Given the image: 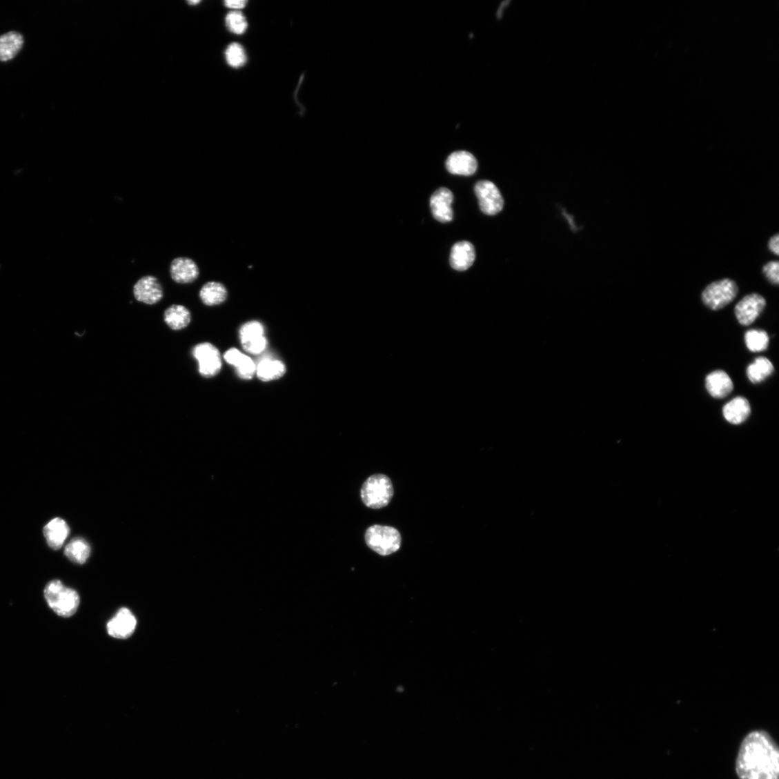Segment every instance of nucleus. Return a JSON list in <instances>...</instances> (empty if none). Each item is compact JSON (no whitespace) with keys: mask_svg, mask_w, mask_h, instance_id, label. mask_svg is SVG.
Returning a JSON list of instances; mask_svg holds the SVG:
<instances>
[{"mask_svg":"<svg viewBox=\"0 0 779 779\" xmlns=\"http://www.w3.org/2000/svg\"><path fill=\"white\" fill-rule=\"evenodd\" d=\"M226 61L228 65L233 68L243 67L247 60V57L244 47L239 43H231L226 52Z\"/></svg>","mask_w":779,"mask_h":779,"instance_id":"nucleus-27","label":"nucleus"},{"mask_svg":"<svg viewBox=\"0 0 779 779\" xmlns=\"http://www.w3.org/2000/svg\"><path fill=\"white\" fill-rule=\"evenodd\" d=\"M199 297L204 305L215 306L224 303L228 297V291L221 283L210 282L203 286Z\"/></svg>","mask_w":779,"mask_h":779,"instance_id":"nucleus-21","label":"nucleus"},{"mask_svg":"<svg viewBox=\"0 0 779 779\" xmlns=\"http://www.w3.org/2000/svg\"><path fill=\"white\" fill-rule=\"evenodd\" d=\"M394 490L389 477L384 474H375L369 477L361 489L363 503L371 509H381L391 502Z\"/></svg>","mask_w":779,"mask_h":779,"instance_id":"nucleus-3","label":"nucleus"},{"mask_svg":"<svg viewBox=\"0 0 779 779\" xmlns=\"http://www.w3.org/2000/svg\"><path fill=\"white\" fill-rule=\"evenodd\" d=\"M767 301L762 295L753 293L744 297L735 308L738 322L745 326L752 324L764 311Z\"/></svg>","mask_w":779,"mask_h":779,"instance_id":"nucleus-8","label":"nucleus"},{"mask_svg":"<svg viewBox=\"0 0 779 779\" xmlns=\"http://www.w3.org/2000/svg\"><path fill=\"white\" fill-rule=\"evenodd\" d=\"M364 540L371 550L381 555L393 554L402 546V535L399 531L379 524H374L368 529Z\"/></svg>","mask_w":779,"mask_h":779,"instance_id":"nucleus-4","label":"nucleus"},{"mask_svg":"<svg viewBox=\"0 0 779 779\" xmlns=\"http://www.w3.org/2000/svg\"><path fill=\"white\" fill-rule=\"evenodd\" d=\"M474 190L483 213L495 215L502 210L504 199L495 184L489 181H481L475 184Z\"/></svg>","mask_w":779,"mask_h":779,"instance_id":"nucleus-6","label":"nucleus"},{"mask_svg":"<svg viewBox=\"0 0 779 779\" xmlns=\"http://www.w3.org/2000/svg\"><path fill=\"white\" fill-rule=\"evenodd\" d=\"M226 26L233 34L241 35L248 28V22L240 11H232L226 16Z\"/></svg>","mask_w":779,"mask_h":779,"instance_id":"nucleus-28","label":"nucleus"},{"mask_svg":"<svg viewBox=\"0 0 779 779\" xmlns=\"http://www.w3.org/2000/svg\"><path fill=\"white\" fill-rule=\"evenodd\" d=\"M706 388L714 399H724L733 392L732 379L723 371H713L706 377Z\"/></svg>","mask_w":779,"mask_h":779,"instance_id":"nucleus-15","label":"nucleus"},{"mask_svg":"<svg viewBox=\"0 0 779 779\" xmlns=\"http://www.w3.org/2000/svg\"><path fill=\"white\" fill-rule=\"evenodd\" d=\"M774 371L771 362L765 357L756 358L747 368V376L753 384H758L771 376Z\"/></svg>","mask_w":779,"mask_h":779,"instance_id":"nucleus-22","label":"nucleus"},{"mask_svg":"<svg viewBox=\"0 0 779 779\" xmlns=\"http://www.w3.org/2000/svg\"><path fill=\"white\" fill-rule=\"evenodd\" d=\"M264 335V328L261 323L251 322L244 324L240 331L241 342L244 351L253 355L263 353L267 346Z\"/></svg>","mask_w":779,"mask_h":779,"instance_id":"nucleus-9","label":"nucleus"},{"mask_svg":"<svg viewBox=\"0 0 779 779\" xmlns=\"http://www.w3.org/2000/svg\"><path fill=\"white\" fill-rule=\"evenodd\" d=\"M90 551V546L85 539L76 538L66 547L65 554L71 562L84 564L89 558Z\"/></svg>","mask_w":779,"mask_h":779,"instance_id":"nucleus-24","label":"nucleus"},{"mask_svg":"<svg viewBox=\"0 0 779 779\" xmlns=\"http://www.w3.org/2000/svg\"><path fill=\"white\" fill-rule=\"evenodd\" d=\"M762 273L773 284L779 283V264L778 261L770 262L762 267Z\"/></svg>","mask_w":779,"mask_h":779,"instance_id":"nucleus-29","label":"nucleus"},{"mask_svg":"<svg viewBox=\"0 0 779 779\" xmlns=\"http://www.w3.org/2000/svg\"><path fill=\"white\" fill-rule=\"evenodd\" d=\"M247 3L248 2L245 1V0H229V1L225 2V6L228 8L237 11V10L244 8Z\"/></svg>","mask_w":779,"mask_h":779,"instance_id":"nucleus-30","label":"nucleus"},{"mask_svg":"<svg viewBox=\"0 0 779 779\" xmlns=\"http://www.w3.org/2000/svg\"><path fill=\"white\" fill-rule=\"evenodd\" d=\"M171 279L179 284H190L199 276L197 263L188 257H180L172 260L169 267Z\"/></svg>","mask_w":779,"mask_h":779,"instance_id":"nucleus-13","label":"nucleus"},{"mask_svg":"<svg viewBox=\"0 0 779 779\" xmlns=\"http://www.w3.org/2000/svg\"><path fill=\"white\" fill-rule=\"evenodd\" d=\"M751 407L748 400L744 397H736L728 402L723 408L725 420L733 424H740L749 419Z\"/></svg>","mask_w":779,"mask_h":779,"instance_id":"nucleus-18","label":"nucleus"},{"mask_svg":"<svg viewBox=\"0 0 779 779\" xmlns=\"http://www.w3.org/2000/svg\"><path fill=\"white\" fill-rule=\"evenodd\" d=\"M200 3L199 1H189V2H188V3H189L190 5H196V4H198V3Z\"/></svg>","mask_w":779,"mask_h":779,"instance_id":"nucleus-32","label":"nucleus"},{"mask_svg":"<svg viewBox=\"0 0 779 779\" xmlns=\"http://www.w3.org/2000/svg\"><path fill=\"white\" fill-rule=\"evenodd\" d=\"M24 39L18 32L11 31L0 36V61L13 59L21 50Z\"/></svg>","mask_w":779,"mask_h":779,"instance_id":"nucleus-20","label":"nucleus"},{"mask_svg":"<svg viewBox=\"0 0 779 779\" xmlns=\"http://www.w3.org/2000/svg\"><path fill=\"white\" fill-rule=\"evenodd\" d=\"M133 293L137 301L147 305L156 304L164 297L161 282L152 275L141 277L134 285Z\"/></svg>","mask_w":779,"mask_h":779,"instance_id":"nucleus-10","label":"nucleus"},{"mask_svg":"<svg viewBox=\"0 0 779 779\" xmlns=\"http://www.w3.org/2000/svg\"><path fill=\"white\" fill-rule=\"evenodd\" d=\"M745 341L747 347L752 353H761L767 351L769 337L765 331L750 330L745 333Z\"/></svg>","mask_w":779,"mask_h":779,"instance_id":"nucleus-26","label":"nucleus"},{"mask_svg":"<svg viewBox=\"0 0 779 779\" xmlns=\"http://www.w3.org/2000/svg\"><path fill=\"white\" fill-rule=\"evenodd\" d=\"M164 321L172 330L185 328L190 322V313L184 306L172 305L164 313Z\"/></svg>","mask_w":779,"mask_h":779,"instance_id":"nucleus-23","label":"nucleus"},{"mask_svg":"<svg viewBox=\"0 0 779 779\" xmlns=\"http://www.w3.org/2000/svg\"><path fill=\"white\" fill-rule=\"evenodd\" d=\"M475 259V251L473 244L469 241H461L455 244L451 250L450 264L451 267L458 272H464L469 269Z\"/></svg>","mask_w":779,"mask_h":779,"instance_id":"nucleus-16","label":"nucleus"},{"mask_svg":"<svg viewBox=\"0 0 779 779\" xmlns=\"http://www.w3.org/2000/svg\"><path fill=\"white\" fill-rule=\"evenodd\" d=\"M736 769L740 779H779L777 743L765 731H753L741 743Z\"/></svg>","mask_w":779,"mask_h":779,"instance_id":"nucleus-1","label":"nucleus"},{"mask_svg":"<svg viewBox=\"0 0 779 779\" xmlns=\"http://www.w3.org/2000/svg\"><path fill=\"white\" fill-rule=\"evenodd\" d=\"M43 597L49 607L57 615L70 618L74 615L81 603L78 593L66 586L59 580L47 583L43 590Z\"/></svg>","mask_w":779,"mask_h":779,"instance_id":"nucleus-2","label":"nucleus"},{"mask_svg":"<svg viewBox=\"0 0 779 779\" xmlns=\"http://www.w3.org/2000/svg\"><path fill=\"white\" fill-rule=\"evenodd\" d=\"M256 372L261 380L268 382L284 376L286 367L282 361L266 359L259 362Z\"/></svg>","mask_w":779,"mask_h":779,"instance_id":"nucleus-25","label":"nucleus"},{"mask_svg":"<svg viewBox=\"0 0 779 779\" xmlns=\"http://www.w3.org/2000/svg\"><path fill=\"white\" fill-rule=\"evenodd\" d=\"M137 627V620L132 613L126 608L120 609L110 620L107 624V631L110 637L125 640L131 637Z\"/></svg>","mask_w":779,"mask_h":779,"instance_id":"nucleus-11","label":"nucleus"},{"mask_svg":"<svg viewBox=\"0 0 779 779\" xmlns=\"http://www.w3.org/2000/svg\"><path fill=\"white\" fill-rule=\"evenodd\" d=\"M193 355L199 362L200 374L206 377L217 375L221 368L220 354L218 349L210 343L197 345L193 349Z\"/></svg>","mask_w":779,"mask_h":779,"instance_id":"nucleus-7","label":"nucleus"},{"mask_svg":"<svg viewBox=\"0 0 779 779\" xmlns=\"http://www.w3.org/2000/svg\"><path fill=\"white\" fill-rule=\"evenodd\" d=\"M446 168L449 172L453 175L470 177L478 168V163L471 153L466 151H457L452 153L447 159Z\"/></svg>","mask_w":779,"mask_h":779,"instance_id":"nucleus-14","label":"nucleus"},{"mask_svg":"<svg viewBox=\"0 0 779 779\" xmlns=\"http://www.w3.org/2000/svg\"><path fill=\"white\" fill-rule=\"evenodd\" d=\"M738 294L736 282L724 279L709 284L702 293L704 305L712 310H719L732 303Z\"/></svg>","mask_w":779,"mask_h":779,"instance_id":"nucleus-5","label":"nucleus"},{"mask_svg":"<svg viewBox=\"0 0 779 779\" xmlns=\"http://www.w3.org/2000/svg\"><path fill=\"white\" fill-rule=\"evenodd\" d=\"M226 361L236 368L238 375L244 379H251L256 373L257 367L253 360L241 353L238 349L233 348L225 354Z\"/></svg>","mask_w":779,"mask_h":779,"instance_id":"nucleus-19","label":"nucleus"},{"mask_svg":"<svg viewBox=\"0 0 779 779\" xmlns=\"http://www.w3.org/2000/svg\"><path fill=\"white\" fill-rule=\"evenodd\" d=\"M778 244H779V235L778 234H776V235H773V237H771V239L769 240V245H768L769 250L773 253H774L775 255H776V256H778V254H779Z\"/></svg>","mask_w":779,"mask_h":779,"instance_id":"nucleus-31","label":"nucleus"},{"mask_svg":"<svg viewBox=\"0 0 779 779\" xmlns=\"http://www.w3.org/2000/svg\"><path fill=\"white\" fill-rule=\"evenodd\" d=\"M43 534L48 545L54 550H59L65 544L70 534V528L65 520L57 517L46 524Z\"/></svg>","mask_w":779,"mask_h":779,"instance_id":"nucleus-17","label":"nucleus"},{"mask_svg":"<svg viewBox=\"0 0 779 779\" xmlns=\"http://www.w3.org/2000/svg\"><path fill=\"white\" fill-rule=\"evenodd\" d=\"M454 196L451 190L447 188H440L436 190L431 199V208L435 219L447 224L453 218L452 203Z\"/></svg>","mask_w":779,"mask_h":779,"instance_id":"nucleus-12","label":"nucleus"}]
</instances>
